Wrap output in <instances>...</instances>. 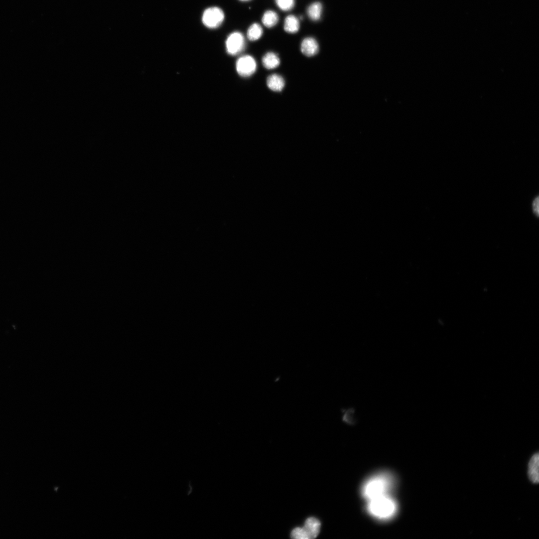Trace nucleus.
<instances>
[{"label":"nucleus","instance_id":"0eeeda50","mask_svg":"<svg viewBox=\"0 0 539 539\" xmlns=\"http://www.w3.org/2000/svg\"><path fill=\"white\" fill-rule=\"evenodd\" d=\"M320 525L319 519L315 517H310L305 520L303 528L307 532L309 539H313L319 535Z\"/></svg>","mask_w":539,"mask_h":539},{"label":"nucleus","instance_id":"9b49d317","mask_svg":"<svg viewBox=\"0 0 539 539\" xmlns=\"http://www.w3.org/2000/svg\"><path fill=\"white\" fill-rule=\"evenodd\" d=\"M262 63L265 68L268 69H272L277 67L279 66L280 60L275 53L269 52L263 57Z\"/></svg>","mask_w":539,"mask_h":539},{"label":"nucleus","instance_id":"9d476101","mask_svg":"<svg viewBox=\"0 0 539 539\" xmlns=\"http://www.w3.org/2000/svg\"><path fill=\"white\" fill-rule=\"evenodd\" d=\"M300 21L298 18L294 15L287 16L284 22V30L289 33L294 34L300 29Z\"/></svg>","mask_w":539,"mask_h":539},{"label":"nucleus","instance_id":"a211bd4d","mask_svg":"<svg viewBox=\"0 0 539 539\" xmlns=\"http://www.w3.org/2000/svg\"><path fill=\"white\" fill-rule=\"evenodd\" d=\"M240 1H243V2H246V1H250V0H240Z\"/></svg>","mask_w":539,"mask_h":539},{"label":"nucleus","instance_id":"4468645a","mask_svg":"<svg viewBox=\"0 0 539 539\" xmlns=\"http://www.w3.org/2000/svg\"><path fill=\"white\" fill-rule=\"evenodd\" d=\"M263 30L262 27L258 23L251 25L247 31V37L250 41H255L259 40L262 36Z\"/></svg>","mask_w":539,"mask_h":539},{"label":"nucleus","instance_id":"423d86ee","mask_svg":"<svg viewBox=\"0 0 539 539\" xmlns=\"http://www.w3.org/2000/svg\"><path fill=\"white\" fill-rule=\"evenodd\" d=\"M301 50L304 56L313 57L318 52L319 47L318 42L314 38L308 37L303 40Z\"/></svg>","mask_w":539,"mask_h":539},{"label":"nucleus","instance_id":"f257e3e1","mask_svg":"<svg viewBox=\"0 0 539 539\" xmlns=\"http://www.w3.org/2000/svg\"><path fill=\"white\" fill-rule=\"evenodd\" d=\"M395 478L391 474L382 472L369 478L362 489L364 497L368 501L389 493L394 487Z\"/></svg>","mask_w":539,"mask_h":539},{"label":"nucleus","instance_id":"dca6fc26","mask_svg":"<svg viewBox=\"0 0 539 539\" xmlns=\"http://www.w3.org/2000/svg\"><path fill=\"white\" fill-rule=\"evenodd\" d=\"M291 538L294 539H309V536L303 527H297L291 532Z\"/></svg>","mask_w":539,"mask_h":539},{"label":"nucleus","instance_id":"2eb2a0df","mask_svg":"<svg viewBox=\"0 0 539 539\" xmlns=\"http://www.w3.org/2000/svg\"><path fill=\"white\" fill-rule=\"evenodd\" d=\"M278 7L282 11H289L295 6V0H275Z\"/></svg>","mask_w":539,"mask_h":539},{"label":"nucleus","instance_id":"f8f14e48","mask_svg":"<svg viewBox=\"0 0 539 539\" xmlns=\"http://www.w3.org/2000/svg\"><path fill=\"white\" fill-rule=\"evenodd\" d=\"M262 21L267 28H272L276 26L279 21V16L277 13L272 10L267 11L262 17Z\"/></svg>","mask_w":539,"mask_h":539},{"label":"nucleus","instance_id":"f03ea898","mask_svg":"<svg viewBox=\"0 0 539 539\" xmlns=\"http://www.w3.org/2000/svg\"><path fill=\"white\" fill-rule=\"evenodd\" d=\"M397 508V503L389 495L368 501V512L377 519L385 520L391 519L396 513Z\"/></svg>","mask_w":539,"mask_h":539},{"label":"nucleus","instance_id":"6e6552de","mask_svg":"<svg viewBox=\"0 0 539 539\" xmlns=\"http://www.w3.org/2000/svg\"><path fill=\"white\" fill-rule=\"evenodd\" d=\"M539 455L536 453L532 456L529 462L528 470V477L534 484H538L539 482Z\"/></svg>","mask_w":539,"mask_h":539},{"label":"nucleus","instance_id":"f3484780","mask_svg":"<svg viewBox=\"0 0 539 539\" xmlns=\"http://www.w3.org/2000/svg\"><path fill=\"white\" fill-rule=\"evenodd\" d=\"M532 211L536 217L539 218V196H537L533 201L532 205Z\"/></svg>","mask_w":539,"mask_h":539},{"label":"nucleus","instance_id":"20e7f679","mask_svg":"<svg viewBox=\"0 0 539 539\" xmlns=\"http://www.w3.org/2000/svg\"><path fill=\"white\" fill-rule=\"evenodd\" d=\"M245 40L243 34L239 32L231 33L226 41V49L229 55H238L244 49Z\"/></svg>","mask_w":539,"mask_h":539},{"label":"nucleus","instance_id":"7ed1b4c3","mask_svg":"<svg viewBox=\"0 0 539 539\" xmlns=\"http://www.w3.org/2000/svg\"><path fill=\"white\" fill-rule=\"evenodd\" d=\"M225 15L223 10L217 7L206 9L202 17L203 24L210 29L219 28L223 22Z\"/></svg>","mask_w":539,"mask_h":539},{"label":"nucleus","instance_id":"1a4fd4ad","mask_svg":"<svg viewBox=\"0 0 539 539\" xmlns=\"http://www.w3.org/2000/svg\"><path fill=\"white\" fill-rule=\"evenodd\" d=\"M268 87L274 92H281L285 86L284 79L280 75L273 74L270 76L267 80Z\"/></svg>","mask_w":539,"mask_h":539},{"label":"nucleus","instance_id":"ddd939ff","mask_svg":"<svg viewBox=\"0 0 539 539\" xmlns=\"http://www.w3.org/2000/svg\"><path fill=\"white\" fill-rule=\"evenodd\" d=\"M322 10L321 4L316 2L311 4L308 8L307 14L310 19L314 21H319L320 19Z\"/></svg>","mask_w":539,"mask_h":539},{"label":"nucleus","instance_id":"39448f33","mask_svg":"<svg viewBox=\"0 0 539 539\" xmlns=\"http://www.w3.org/2000/svg\"><path fill=\"white\" fill-rule=\"evenodd\" d=\"M256 68L257 64L255 59L250 56H242L236 63L238 73L243 77H248L253 75L255 73Z\"/></svg>","mask_w":539,"mask_h":539}]
</instances>
